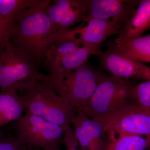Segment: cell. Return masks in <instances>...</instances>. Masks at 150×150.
Returning <instances> with one entry per match:
<instances>
[{
  "instance_id": "6",
  "label": "cell",
  "mask_w": 150,
  "mask_h": 150,
  "mask_svg": "<svg viewBox=\"0 0 150 150\" xmlns=\"http://www.w3.org/2000/svg\"><path fill=\"white\" fill-rule=\"evenodd\" d=\"M19 139L30 149H60L64 131L61 126L26 111L17 121Z\"/></svg>"
},
{
  "instance_id": "19",
  "label": "cell",
  "mask_w": 150,
  "mask_h": 150,
  "mask_svg": "<svg viewBox=\"0 0 150 150\" xmlns=\"http://www.w3.org/2000/svg\"><path fill=\"white\" fill-rule=\"evenodd\" d=\"M86 9L84 0H75L74 3L63 17L53 33L71 28L80 22H85Z\"/></svg>"
},
{
  "instance_id": "14",
  "label": "cell",
  "mask_w": 150,
  "mask_h": 150,
  "mask_svg": "<svg viewBox=\"0 0 150 150\" xmlns=\"http://www.w3.org/2000/svg\"><path fill=\"white\" fill-rule=\"evenodd\" d=\"M26 111L21 97L16 91L0 93V128L12 121H18Z\"/></svg>"
},
{
  "instance_id": "5",
  "label": "cell",
  "mask_w": 150,
  "mask_h": 150,
  "mask_svg": "<svg viewBox=\"0 0 150 150\" xmlns=\"http://www.w3.org/2000/svg\"><path fill=\"white\" fill-rule=\"evenodd\" d=\"M38 68L9 41L0 56V90L17 91L35 81L44 80L46 75Z\"/></svg>"
},
{
  "instance_id": "11",
  "label": "cell",
  "mask_w": 150,
  "mask_h": 150,
  "mask_svg": "<svg viewBox=\"0 0 150 150\" xmlns=\"http://www.w3.org/2000/svg\"><path fill=\"white\" fill-rule=\"evenodd\" d=\"M141 0H84L85 22L93 18L109 19L126 24Z\"/></svg>"
},
{
  "instance_id": "12",
  "label": "cell",
  "mask_w": 150,
  "mask_h": 150,
  "mask_svg": "<svg viewBox=\"0 0 150 150\" xmlns=\"http://www.w3.org/2000/svg\"><path fill=\"white\" fill-rule=\"evenodd\" d=\"M107 49L141 63H150V35L108 42Z\"/></svg>"
},
{
  "instance_id": "8",
  "label": "cell",
  "mask_w": 150,
  "mask_h": 150,
  "mask_svg": "<svg viewBox=\"0 0 150 150\" xmlns=\"http://www.w3.org/2000/svg\"><path fill=\"white\" fill-rule=\"evenodd\" d=\"M104 125L108 135L145 136L150 144V112L143 110L133 100Z\"/></svg>"
},
{
  "instance_id": "16",
  "label": "cell",
  "mask_w": 150,
  "mask_h": 150,
  "mask_svg": "<svg viewBox=\"0 0 150 150\" xmlns=\"http://www.w3.org/2000/svg\"><path fill=\"white\" fill-rule=\"evenodd\" d=\"M81 46L74 41H67L49 46L43 67L51 74L54 71L56 65L65 56L72 53Z\"/></svg>"
},
{
  "instance_id": "18",
  "label": "cell",
  "mask_w": 150,
  "mask_h": 150,
  "mask_svg": "<svg viewBox=\"0 0 150 150\" xmlns=\"http://www.w3.org/2000/svg\"><path fill=\"white\" fill-rule=\"evenodd\" d=\"M40 0H0V18L9 22L16 21L23 11L33 6Z\"/></svg>"
},
{
  "instance_id": "13",
  "label": "cell",
  "mask_w": 150,
  "mask_h": 150,
  "mask_svg": "<svg viewBox=\"0 0 150 150\" xmlns=\"http://www.w3.org/2000/svg\"><path fill=\"white\" fill-rule=\"evenodd\" d=\"M150 28V0H141L123 30L114 40L121 41L142 36Z\"/></svg>"
},
{
  "instance_id": "26",
  "label": "cell",
  "mask_w": 150,
  "mask_h": 150,
  "mask_svg": "<svg viewBox=\"0 0 150 150\" xmlns=\"http://www.w3.org/2000/svg\"><path fill=\"white\" fill-rule=\"evenodd\" d=\"M36 149H31L30 150H36Z\"/></svg>"
},
{
  "instance_id": "4",
  "label": "cell",
  "mask_w": 150,
  "mask_h": 150,
  "mask_svg": "<svg viewBox=\"0 0 150 150\" xmlns=\"http://www.w3.org/2000/svg\"><path fill=\"white\" fill-rule=\"evenodd\" d=\"M133 81L106 76L100 82L82 112L92 119L105 124L132 101Z\"/></svg>"
},
{
  "instance_id": "7",
  "label": "cell",
  "mask_w": 150,
  "mask_h": 150,
  "mask_svg": "<svg viewBox=\"0 0 150 150\" xmlns=\"http://www.w3.org/2000/svg\"><path fill=\"white\" fill-rule=\"evenodd\" d=\"M77 27L61 30L52 35L55 44L74 41L80 46L103 44L108 38L119 35L125 24L109 19L93 18Z\"/></svg>"
},
{
  "instance_id": "1",
  "label": "cell",
  "mask_w": 150,
  "mask_h": 150,
  "mask_svg": "<svg viewBox=\"0 0 150 150\" xmlns=\"http://www.w3.org/2000/svg\"><path fill=\"white\" fill-rule=\"evenodd\" d=\"M53 0H40L25 10L16 19V25L10 42L32 60L38 67H43L53 34L51 21L46 12Z\"/></svg>"
},
{
  "instance_id": "23",
  "label": "cell",
  "mask_w": 150,
  "mask_h": 150,
  "mask_svg": "<svg viewBox=\"0 0 150 150\" xmlns=\"http://www.w3.org/2000/svg\"><path fill=\"white\" fill-rule=\"evenodd\" d=\"M16 25V21L9 22L0 18V56L10 40Z\"/></svg>"
},
{
  "instance_id": "3",
  "label": "cell",
  "mask_w": 150,
  "mask_h": 150,
  "mask_svg": "<svg viewBox=\"0 0 150 150\" xmlns=\"http://www.w3.org/2000/svg\"><path fill=\"white\" fill-rule=\"evenodd\" d=\"M106 76L87 63L75 70L46 75L44 81L77 112L82 111L100 82Z\"/></svg>"
},
{
  "instance_id": "24",
  "label": "cell",
  "mask_w": 150,
  "mask_h": 150,
  "mask_svg": "<svg viewBox=\"0 0 150 150\" xmlns=\"http://www.w3.org/2000/svg\"><path fill=\"white\" fill-rule=\"evenodd\" d=\"M66 150H79V143L74 135L71 127L64 131L63 142Z\"/></svg>"
},
{
  "instance_id": "15",
  "label": "cell",
  "mask_w": 150,
  "mask_h": 150,
  "mask_svg": "<svg viewBox=\"0 0 150 150\" xmlns=\"http://www.w3.org/2000/svg\"><path fill=\"white\" fill-rule=\"evenodd\" d=\"M103 46V44L99 45L87 44L81 46L72 53L65 56L56 65L52 73L68 71L79 68L86 64L88 58L92 55L94 56Z\"/></svg>"
},
{
  "instance_id": "20",
  "label": "cell",
  "mask_w": 150,
  "mask_h": 150,
  "mask_svg": "<svg viewBox=\"0 0 150 150\" xmlns=\"http://www.w3.org/2000/svg\"><path fill=\"white\" fill-rule=\"evenodd\" d=\"M74 1L75 0H53L47 7L46 12L51 21L53 33Z\"/></svg>"
},
{
  "instance_id": "17",
  "label": "cell",
  "mask_w": 150,
  "mask_h": 150,
  "mask_svg": "<svg viewBox=\"0 0 150 150\" xmlns=\"http://www.w3.org/2000/svg\"><path fill=\"white\" fill-rule=\"evenodd\" d=\"M105 150H146L149 144L146 139L136 135H123L115 137L108 135Z\"/></svg>"
},
{
  "instance_id": "25",
  "label": "cell",
  "mask_w": 150,
  "mask_h": 150,
  "mask_svg": "<svg viewBox=\"0 0 150 150\" xmlns=\"http://www.w3.org/2000/svg\"><path fill=\"white\" fill-rule=\"evenodd\" d=\"M146 150H150V144L148 146Z\"/></svg>"
},
{
  "instance_id": "10",
  "label": "cell",
  "mask_w": 150,
  "mask_h": 150,
  "mask_svg": "<svg viewBox=\"0 0 150 150\" xmlns=\"http://www.w3.org/2000/svg\"><path fill=\"white\" fill-rule=\"evenodd\" d=\"M74 135L81 150H105L109 139L105 125L77 112L72 121Z\"/></svg>"
},
{
  "instance_id": "27",
  "label": "cell",
  "mask_w": 150,
  "mask_h": 150,
  "mask_svg": "<svg viewBox=\"0 0 150 150\" xmlns=\"http://www.w3.org/2000/svg\"><path fill=\"white\" fill-rule=\"evenodd\" d=\"M60 150V149H58V150Z\"/></svg>"
},
{
  "instance_id": "2",
  "label": "cell",
  "mask_w": 150,
  "mask_h": 150,
  "mask_svg": "<svg viewBox=\"0 0 150 150\" xmlns=\"http://www.w3.org/2000/svg\"><path fill=\"white\" fill-rule=\"evenodd\" d=\"M20 89L23 92L21 97L27 111L59 125L64 131L70 127L76 110L50 83L36 81Z\"/></svg>"
},
{
  "instance_id": "9",
  "label": "cell",
  "mask_w": 150,
  "mask_h": 150,
  "mask_svg": "<svg viewBox=\"0 0 150 150\" xmlns=\"http://www.w3.org/2000/svg\"><path fill=\"white\" fill-rule=\"evenodd\" d=\"M99 66L112 76L130 81H150V67L107 49H100L95 54Z\"/></svg>"
},
{
  "instance_id": "21",
  "label": "cell",
  "mask_w": 150,
  "mask_h": 150,
  "mask_svg": "<svg viewBox=\"0 0 150 150\" xmlns=\"http://www.w3.org/2000/svg\"><path fill=\"white\" fill-rule=\"evenodd\" d=\"M131 96L139 106L150 112V81L137 84L132 89Z\"/></svg>"
},
{
  "instance_id": "22",
  "label": "cell",
  "mask_w": 150,
  "mask_h": 150,
  "mask_svg": "<svg viewBox=\"0 0 150 150\" xmlns=\"http://www.w3.org/2000/svg\"><path fill=\"white\" fill-rule=\"evenodd\" d=\"M17 135L4 136L0 134V150H30Z\"/></svg>"
}]
</instances>
